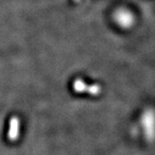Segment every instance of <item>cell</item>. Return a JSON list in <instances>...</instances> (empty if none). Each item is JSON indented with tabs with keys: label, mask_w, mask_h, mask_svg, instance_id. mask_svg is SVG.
<instances>
[{
	"label": "cell",
	"mask_w": 155,
	"mask_h": 155,
	"mask_svg": "<svg viewBox=\"0 0 155 155\" xmlns=\"http://www.w3.org/2000/svg\"><path fill=\"white\" fill-rule=\"evenodd\" d=\"M116 22L124 28H127L133 25L134 16L131 12L126 10H119L116 13Z\"/></svg>",
	"instance_id": "obj_2"
},
{
	"label": "cell",
	"mask_w": 155,
	"mask_h": 155,
	"mask_svg": "<svg viewBox=\"0 0 155 155\" xmlns=\"http://www.w3.org/2000/svg\"><path fill=\"white\" fill-rule=\"evenodd\" d=\"M20 134V120L17 116L11 117L8 131V140L10 141H16Z\"/></svg>",
	"instance_id": "obj_3"
},
{
	"label": "cell",
	"mask_w": 155,
	"mask_h": 155,
	"mask_svg": "<svg viewBox=\"0 0 155 155\" xmlns=\"http://www.w3.org/2000/svg\"><path fill=\"white\" fill-rule=\"evenodd\" d=\"M72 1H73L74 3H79V2H80V0H72Z\"/></svg>",
	"instance_id": "obj_4"
},
{
	"label": "cell",
	"mask_w": 155,
	"mask_h": 155,
	"mask_svg": "<svg viewBox=\"0 0 155 155\" xmlns=\"http://www.w3.org/2000/svg\"><path fill=\"white\" fill-rule=\"evenodd\" d=\"M72 87L75 92L78 93H89L91 95H98L102 92V87L99 84H91L88 85L84 82L82 79L77 78L74 80Z\"/></svg>",
	"instance_id": "obj_1"
}]
</instances>
